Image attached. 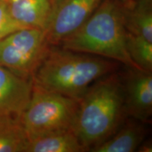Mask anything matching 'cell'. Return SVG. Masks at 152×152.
Masks as SVG:
<instances>
[{
	"label": "cell",
	"mask_w": 152,
	"mask_h": 152,
	"mask_svg": "<svg viewBox=\"0 0 152 152\" xmlns=\"http://www.w3.org/2000/svg\"><path fill=\"white\" fill-rule=\"evenodd\" d=\"M125 115L123 83L114 72L95 82L80 99L73 132L89 151L116 132Z\"/></svg>",
	"instance_id": "obj_1"
},
{
	"label": "cell",
	"mask_w": 152,
	"mask_h": 152,
	"mask_svg": "<svg viewBox=\"0 0 152 152\" xmlns=\"http://www.w3.org/2000/svg\"><path fill=\"white\" fill-rule=\"evenodd\" d=\"M22 28L11 14L7 0H0V40Z\"/></svg>",
	"instance_id": "obj_15"
},
{
	"label": "cell",
	"mask_w": 152,
	"mask_h": 152,
	"mask_svg": "<svg viewBox=\"0 0 152 152\" xmlns=\"http://www.w3.org/2000/svg\"><path fill=\"white\" fill-rule=\"evenodd\" d=\"M146 130L138 122L130 121L122 125L114 134L102 143L92 147V152H132L142 145Z\"/></svg>",
	"instance_id": "obj_10"
},
{
	"label": "cell",
	"mask_w": 152,
	"mask_h": 152,
	"mask_svg": "<svg viewBox=\"0 0 152 152\" xmlns=\"http://www.w3.org/2000/svg\"><path fill=\"white\" fill-rule=\"evenodd\" d=\"M32 90V79L0 66V115L20 117L29 102Z\"/></svg>",
	"instance_id": "obj_8"
},
{
	"label": "cell",
	"mask_w": 152,
	"mask_h": 152,
	"mask_svg": "<svg viewBox=\"0 0 152 152\" xmlns=\"http://www.w3.org/2000/svg\"><path fill=\"white\" fill-rule=\"evenodd\" d=\"M50 49L43 30L22 28L0 40V66L32 79Z\"/></svg>",
	"instance_id": "obj_5"
},
{
	"label": "cell",
	"mask_w": 152,
	"mask_h": 152,
	"mask_svg": "<svg viewBox=\"0 0 152 152\" xmlns=\"http://www.w3.org/2000/svg\"><path fill=\"white\" fill-rule=\"evenodd\" d=\"M127 35L123 9L118 0H103L86 21L58 45L140 68L129 54Z\"/></svg>",
	"instance_id": "obj_3"
},
{
	"label": "cell",
	"mask_w": 152,
	"mask_h": 152,
	"mask_svg": "<svg viewBox=\"0 0 152 152\" xmlns=\"http://www.w3.org/2000/svg\"><path fill=\"white\" fill-rule=\"evenodd\" d=\"M11 14L24 28L45 30L52 13L53 0H7Z\"/></svg>",
	"instance_id": "obj_9"
},
{
	"label": "cell",
	"mask_w": 152,
	"mask_h": 152,
	"mask_svg": "<svg viewBox=\"0 0 152 152\" xmlns=\"http://www.w3.org/2000/svg\"><path fill=\"white\" fill-rule=\"evenodd\" d=\"M118 63L104 57L51 47L34 73V85L80 99L96 81L116 71Z\"/></svg>",
	"instance_id": "obj_2"
},
{
	"label": "cell",
	"mask_w": 152,
	"mask_h": 152,
	"mask_svg": "<svg viewBox=\"0 0 152 152\" xmlns=\"http://www.w3.org/2000/svg\"><path fill=\"white\" fill-rule=\"evenodd\" d=\"M127 33V46L130 58L140 68L151 71L152 42L140 35Z\"/></svg>",
	"instance_id": "obj_14"
},
{
	"label": "cell",
	"mask_w": 152,
	"mask_h": 152,
	"mask_svg": "<svg viewBox=\"0 0 152 152\" xmlns=\"http://www.w3.org/2000/svg\"><path fill=\"white\" fill-rule=\"evenodd\" d=\"M79 100L47 90L33 83L31 97L20 116L28 140L73 130Z\"/></svg>",
	"instance_id": "obj_4"
},
{
	"label": "cell",
	"mask_w": 152,
	"mask_h": 152,
	"mask_svg": "<svg viewBox=\"0 0 152 152\" xmlns=\"http://www.w3.org/2000/svg\"><path fill=\"white\" fill-rule=\"evenodd\" d=\"M73 130L47 134L28 140L25 152H81L85 151Z\"/></svg>",
	"instance_id": "obj_11"
},
{
	"label": "cell",
	"mask_w": 152,
	"mask_h": 152,
	"mask_svg": "<svg viewBox=\"0 0 152 152\" xmlns=\"http://www.w3.org/2000/svg\"><path fill=\"white\" fill-rule=\"evenodd\" d=\"M28 142L20 117L0 115V152H25Z\"/></svg>",
	"instance_id": "obj_12"
},
{
	"label": "cell",
	"mask_w": 152,
	"mask_h": 152,
	"mask_svg": "<svg viewBox=\"0 0 152 152\" xmlns=\"http://www.w3.org/2000/svg\"><path fill=\"white\" fill-rule=\"evenodd\" d=\"M119 3L125 9H130L134 5V0H118Z\"/></svg>",
	"instance_id": "obj_16"
},
{
	"label": "cell",
	"mask_w": 152,
	"mask_h": 152,
	"mask_svg": "<svg viewBox=\"0 0 152 152\" xmlns=\"http://www.w3.org/2000/svg\"><path fill=\"white\" fill-rule=\"evenodd\" d=\"M134 4H140L144 5H152V0H134Z\"/></svg>",
	"instance_id": "obj_17"
},
{
	"label": "cell",
	"mask_w": 152,
	"mask_h": 152,
	"mask_svg": "<svg viewBox=\"0 0 152 152\" xmlns=\"http://www.w3.org/2000/svg\"><path fill=\"white\" fill-rule=\"evenodd\" d=\"M102 1L53 0L52 13L44 30L49 45L58 46L86 21Z\"/></svg>",
	"instance_id": "obj_6"
},
{
	"label": "cell",
	"mask_w": 152,
	"mask_h": 152,
	"mask_svg": "<svg viewBox=\"0 0 152 152\" xmlns=\"http://www.w3.org/2000/svg\"><path fill=\"white\" fill-rule=\"evenodd\" d=\"M123 14L127 31L152 42L151 6L134 4L132 8L123 9Z\"/></svg>",
	"instance_id": "obj_13"
},
{
	"label": "cell",
	"mask_w": 152,
	"mask_h": 152,
	"mask_svg": "<svg viewBox=\"0 0 152 152\" xmlns=\"http://www.w3.org/2000/svg\"><path fill=\"white\" fill-rule=\"evenodd\" d=\"M123 83L127 115L148 122L152 113V75L138 68L128 67Z\"/></svg>",
	"instance_id": "obj_7"
}]
</instances>
